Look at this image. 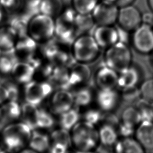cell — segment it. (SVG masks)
Returning <instances> with one entry per match:
<instances>
[{"instance_id": "cell-10", "label": "cell", "mask_w": 153, "mask_h": 153, "mask_svg": "<svg viewBox=\"0 0 153 153\" xmlns=\"http://www.w3.org/2000/svg\"><path fill=\"white\" fill-rule=\"evenodd\" d=\"M74 106V94L69 89L59 88L50 96V111L54 115H60Z\"/></svg>"}, {"instance_id": "cell-34", "label": "cell", "mask_w": 153, "mask_h": 153, "mask_svg": "<svg viewBox=\"0 0 153 153\" xmlns=\"http://www.w3.org/2000/svg\"><path fill=\"white\" fill-rule=\"evenodd\" d=\"M100 0H71L72 7L77 14H89Z\"/></svg>"}, {"instance_id": "cell-2", "label": "cell", "mask_w": 153, "mask_h": 153, "mask_svg": "<svg viewBox=\"0 0 153 153\" xmlns=\"http://www.w3.org/2000/svg\"><path fill=\"white\" fill-rule=\"evenodd\" d=\"M71 145L76 150L93 151L99 145L98 129L84 120L79 121L70 131Z\"/></svg>"}, {"instance_id": "cell-48", "label": "cell", "mask_w": 153, "mask_h": 153, "mask_svg": "<svg viewBox=\"0 0 153 153\" xmlns=\"http://www.w3.org/2000/svg\"><path fill=\"white\" fill-rule=\"evenodd\" d=\"M147 2L151 11L153 12V0H147Z\"/></svg>"}, {"instance_id": "cell-43", "label": "cell", "mask_w": 153, "mask_h": 153, "mask_svg": "<svg viewBox=\"0 0 153 153\" xmlns=\"http://www.w3.org/2000/svg\"><path fill=\"white\" fill-rule=\"evenodd\" d=\"M142 23L152 26L153 25V12H145L142 14Z\"/></svg>"}, {"instance_id": "cell-39", "label": "cell", "mask_w": 153, "mask_h": 153, "mask_svg": "<svg viewBox=\"0 0 153 153\" xmlns=\"http://www.w3.org/2000/svg\"><path fill=\"white\" fill-rule=\"evenodd\" d=\"M121 90V94L120 96L126 102H132L138 100L140 98L139 88L137 86L126 88Z\"/></svg>"}, {"instance_id": "cell-36", "label": "cell", "mask_w": 153, "mask_h": 153, "mask_svg": "<svg viewBox=\"0 0 153 153\" xmlns=\"http://www.w3.org/2000/svg\"><path fill=\"white\" fill-rule=\"evenodd\" d=\"M51 142H60L72 146L70 131L62 127L54 129L50 134Z\"/></svg>"}, {"instance_id": "cell-35", "label": "cell", "mask_w": 153, "mask_h": 153, "mask_svg": "<svg viewBox=\"0 0 153 153\" xmlns=\"http://www.w3.org/2000/svg\"><path fill=\"white\" fill-rule=\"evenodd\" d=\"M103 116L104 115L100 109L90 108H88L83 114L82 120L93 126H97L101 123V121H102Z\"/></svg>"}, {"instance_id": "cell-16", "label": "cell", "mask_w": 153, "mask_h": 153, "mask_svg": "<svg viewBox=\"0 0 153 153\" xmlns=\"http://www.w3.org/2000/svg\"><path fill=\"white\" fill-rule=\"evenodd\" d=\"M22 104L19 101L8 100L0 106V130L5 126L19 121Z\"/></svg>"}, {"instance_id": "cell-11", "label": "cell", "mask_w": 153, "mask_h": 153, "mask_svg": "<svg viewBox=\"0 0 153 153\" xmlns=\"http://www.w3.org/2000/svg\"><path fill=\"white\" fill-rule=\"evenodd\" d=\"M117 23L123 29L133 32L142 24V13L132 4L119 8Z\"/></svg>"}, {"instance_id": "cell-23", "label": "cell", "mask_w": 153, "mask_h": 153, "mask_svg": "<svg viewBox=\"0 0 153 153\" xmlns=\"http://www.w3.org/2000/svg\"><path fill=\"white\" fill-rule=\"evenodd\" d=\"M114 153H145V149L133 137L119 139L113 147Z\"/></svg>"}, {"instance_id": "cell-55", "label": "cell", "mask_w": 153, "mask_h": 153, "mask_svg": "<svg viewBox=\"0 0 153 153\" xmlns=\"http://www.w3.org/2000/svg\"><path fill=\"white\" fill-rule=\"evenodd\" d=\"M152 26H153V25H152Z\"/></svg>"}, {"instance_id": "cell-1", "label": "cell", "mask_w": 153, "mask_h": 153, "mask_svg": "<svg viewBox=\"0 0 153 153\" xmlns=\"http://www.w3.org/2000/svg\"><path fill=\"white\" fill-rule=\"evenodd\" d=\"M32 131L22 121L10 124L1 130L2 145L16 153L27 146Z\"/></svg>"}, {"instance_id": "cell-12", "label": "cell", "mask_w": 153, "mask_h": 153, "mask_svg": "<svg viewBox=\"0 0 153 153\" xmlns=\"http://www.w3.org/2000/svg\"><path fill=\"white\" fill-rule=\"evenodd\" d=\"M100 48H107L119 41L117 27L113 25H97L93 34Z\"/></svg>"}, {"instance_id": "cell-28", "label": "cell", "mask_w": 153, "mask_h": 153, "mask_svg": "<svg viewBox=\"0 0 153 153\" xmlns=\"http://www.w3.org/2000/svg\"><path fill=\"white\" fill-rule=\"evenodd\" d=\"M81 114L78 108L73 107L68 111L59 115L60 127L71 131V130L80 121Z\"/></svg>"}, {"instance_id": "cell-19", "label": "cell", "mask_w": 153, "mask_h": 153, "mask_svg": "<svg viewBox=\"0 0 153 153\" xmlns=\"http://www.w3.org/2000/svg\"><path fill=\"white\" fill-rule=\"evenodd\" d=\"M69 85H79L88 81L91 71L87 64L74 62L69 68Z\"/></svg>"}, {"instance_id": "cell-38", "label": "cell", "mask_w": 153, "mask_h": 153, "mask_svg": "<svg viewBox=\"0 0 153 153\" xmlns=\"http://www.w3.org/2000/svg\"><path fill=\"white\" fill-rule=\"evenodd\" d=\"M2 84L5 87L8 93V100L19 101L20 91L19 84L13 79L12 80H5Z\"/></svg>"}, {"instance_id": "cell-22", "label": "cell", "mask_w": 153, "mask_h": 153, "mask_svg": "<svg viewBox=\"0 0 153 153\" xmlns=\"http://www.w3.org/2000/svg\"><path fill=\"white\" fill-rule=\"evenodd\" d=\"M140 75L136 66L131 65L128 68L118 72L117 87L121 90L137 86L140 81Z\"/></svg>"}, {"instance_id": "cell-42", "label": "cell", "mask_w": 153, "mask_h": 153, "mask_svg": "<svg viewBox=\"0 0 153 153\" xmlns=\"http://www.w3.org/2000/svg\"><path fill=\"white\" fill-rule=\"evenodd\" d=\"M18 4L19 0H0V6L7 10L14 8Z\"/></svg>"}, {"instance_id": "cell-29", "label": "cell", "mask_w": 153, "mask_h": 153, "mask_svg": "<svg viewBox=\"0 0 153 153\" xmlns=\"http://www.w3.org/2000/svg\"><path fill=\"white\" fill-rule=\"evenodd\" d=\"M65 9L63 0H42L39 8V13L56 18Z\"/></svg>"}, {"instance_id": "cell-33", "label": "cell", "mask_w": 153, "mask_h": 153, "mask_svg": "<svg viewBox=\"0 0 153 153\" xmlns=\"http://www.w3.org/2000/svg\"><path fill=\"white\" fill-rule=\"evenodd\" d=\"M75 24L77 33L78 35H79L87 33V32L93 27L95 23L91 14H77L75 19Z\"/></svg>"}, {"instance_id": "cell-24", "label": "cell", "mask_w": 153, "mask_h": 153, "mask_svg": "<svg viewBox=\"0 0 153 153\" xmlns=\"http://www.w3.org/2000/svg\"><path fill=\"white\" fill-rule=\"evenodd\" d=\"M30 17L23 11L12 14L8 20V25L16 32L18 37L27 34V26Z\"/></svg>"}, {"instance_id": "cell-18", "label": "cell", "mask_w": 153, "mask_h": 153, "mask_svg": "<svg viewBox=\"0 0 153 153\" xmlns=\"http://www.w3.org/2000/svg\"><path fill=\"white\" fill-rule=\"evenodd\" d=\"M134 136L145 150H153V121H141L136 128Z\"/></svg>"}, {"instance_id": "cell-6", "label": "cell", "mask_w": 153, "mask_h": 153, "mask_svg": "<svg viewBox=\"0 0 153 153\" xmlns=\"http://www.w3.org/2000/svg\"><path fill=\"white\" fill-rule=\"evenodd\" d=\"M76 14L71 7L65 8L62 13L55 18V37L71 45L78 36L75 24Z\"/></svg>"}, {"instance_id": "cell-47", "label": "cell", "mask_w": 153, "mask_h": 153, "mask_svg": "<svg viewBox=\"0 0 153 153\" xmlns=\"http://www.w3.org/2000/svg\"><path fill=\"white\" fill-rule=\"evenodd\" d=\"M0 153H14V152L7 149L6 148L4 147L2 145V146H0Z\"/></svg>"}, {"instance_id": "cell-37", "label": "cell", "mask_w": 153, "mask_h": 153, "mask_svg": "<svg viewBox=\"0 0 153 153\" xmlns=\"http://www.w3.org/2000/svg\"><path fill=\"white\" fill-rule=\"evenodd\" d=\"M139 88L140 98L149 103L153 102V78L142 82Z\"/></svg>"}, {"instance_id": "cell-51", "label": "cell", "mask_w": 153, "mask_h": 153, "mask_svg": "<svg viewBox=\"0 0 153 153\" xmlns=\"http://www.w3.org/2000/svg\"><path fill=\"white\" fill-rule=\"evenodd\" d=\"M150 106H151V108L152 109V111L153 112V102H151L150 103Z\"/></svg>"}, {"instance_id": "cell-40", "label": "cell", "mask_w": 153, "mask_h": 153, "mask_svg": "<svg viewBox=\"0 0 153 153\" xmlns=\"http://www.w3.org/2000/svg\"><path fill=\"white\" fill-rule=\"evenodd\" d=\"M42 0H24L25 9L23 11L30 17L39 13V8Z\"/></svg>"}, {"instance_id": "cell-54", "label": "cell", "mask_w": 153, "mask_h": 153, "mask_svg": "<svg viewBox=\"0 0 153 153\" xmlns=\"http://www.w3.org/2000/svg\"><path fill=\"white\" fill-rule=\"evenodd\" d=\"M152 60H153V56H152Z\"/></svg>"}, {"instance_id": "cell-3", "label": "cell", "mask_w": 153, "mask_h": 153, "mask_svg": "<svg viewBox=\"0 0 153 153\" xmlns=\"http://www.w3.org/2000/svg\"><path fill=\"white\" fill-rule=\"evenodd\" d=\"M71 51L75 62L88 65L97 59L100 48L93 35L84 33L75 38L71 46Z\"/></svg>"}, {"instance_id": "cell-14", "label": "cell", "mask_w": 153, "mask_h": 153, "mask_svg": "<svg viewBox=\"0 0 153 153\" xmlns=\"http://www.w3.org/2000/svg\"><path fill=\"white\" fill-rule=\"evenodd\" d=\"M120 94L115 88L99 89L95 100L98 108L102 112H111L118 105Z\"/></svg>"}, {"instance_id": "cell-27", "label": "cell", "mask_w": 153, "mask_h": 153, "mask_svg": "<svg viewBox=\"0 0 153 153\" xmlns=\"http://www.w3.org/2000/svg\"><path fill=\"white\" fill-rule=\"evenodd\" d=\"M17 38L16 32L8 25L0 27V49L2 52L13 49Z\"/></svg>"}, {"instance_id": "cell-4", "label": "cell", "mask_w": 153, "mask_h": 153, "mask_svg": "<svg viewBox=\"0 0 153 153\" xmlns=\"http://www.w3.org/2000/svg\"><path fill=\"white\" fill-rule=\"evenodd\" d=\"M27 35L38 44H44L55 36V19L39 13L29 20Z\"/></svg>"}, {"instance_id": "cell-41", "label": "cell", "mask_w": 153, "mask_h": 153, "mask_svg": "<svg viewBox=\"0 0 153 153\" xmlns=\"http://www.w3.org/2000/svg\"><path fill=\"white\" fill-rule=\"evenodd\" d=\"M70 146L60 143L51 142L47 153H69Z\"/></svg>"}, {"instance_id": "cell-20", "label": "cell", "mask_w": 153, "mask_h": 153, "mask_svg": "<svg viewBox=\"0 0 153 153\" xmlns=\"http://www.w3.org/2000/svg\"><path fill=\"white\" fill-rule=\"evenodd\" d=\"M51 143L50 134L42 130L35 129L32 131L27 146L38 153L47 152Z\"/></svg>"}, {"instance_id": "cell-7", "label": "cell", "mask_w": 153, "mask_h": 153, "mask_svg": "<svg viewBox=\"0 0 153 153\" xmlns=\"http://www.w3.org/2000/svg\"><path fill=\"white\" fill-rule=\"evenodd\" d=\"M23 97L25 102L39 106L53 92V87L49 81L33 79L23 85Z\"/></svg>"}, {"instance_id": "cell-8", "label": "cell", "mask_w": 153, "mask_h": 153, "mask_svg": "<svg viewBox=\"0 0 153 153\" xmlns=\"http://www.w3.org/2000/svg\"><path fill=\"white\" fill-rule=\"evenodd\" d=\"M131 44L134 49L142 54L153 52V27L142 23L132 32Z\"/></svg>"}, {"instance_id": "cell-5", "label": "cell", "mask_w": 153, "mask_h": 153, "mask_svg": "<svg viewBox=\"0 0 153 153\" xmlns=\"http://www.w3.org/2000/svg\"><path fill=\"white\" fill-rule=\"evenodd\" d=\"M103 63L117 72L132 65V53L127 44L118 41L106 48Z\"/></svg>"}, {"instance_id": "cell-13", "label": "cell", "mask_w": 153, "mask_h": 153, "mask_svg": "<svg viewBox=\"0 0 153 153\" xmlns=\"http://www.w3.org/2000/svg\"><path fill=\"white\" fill-rule=\"evenodd\" d=\"M38 43L29 35L18 37L14 50L19 60L29 62L37 54Z\"/></svg>"}, {"instance_id": "cell-21", "label": "cell", "mask_w": 153, "mask_h": 153, "mask_svg": "<svg viewBox=\"0 0 153 153\" xmlns=\"http://www.w3.org/2000/svg\"><path fill=\"white\" fill-rule=\"evenodd\" d=\"M97 129L99 145L106 148H113L119 139L117 127L111 124L104 123Z\"/></svg>"}, {"instance_id": "cell-31", "label": "cell", "mask_w": 153, "mask_h": 153, "mask_svg": "<svg viewBox=\"0 0 153 153\" xmlns=\"http://www.w3.org/2000/svg\"><path fill=\"white\" fill-rule=\"evenodd\" d=\"M142 121L140 114L136 106H127L122 112L120 122L136 128Z\"/></svg>"}, {"instance_id": "cell-45", "label": "cell", "mask_w": 153, "mask_h": 153, "mask_svg": "<svg viewBox=\"0 0 153 153\" xmlns=\"http://www.w3.org/2000/svg\"><path fill=\"white\" fill-rule=\"evenodd\" d=\"M8 101V93L5 87L0 83V106Z\"/></svg>"}, {"instance_id": "cell-9", "label": "cell", "mask_w": 153, "mask_h": 153, "mask_svg": "<svg viewBox=\"0 0 153 153\" xmlns=\"http://www.w3.org/2000/svg\"><path fill=\"white\" fill-rule=\"evenodd\" d=\"M119 8L114 3L100 0L91 13L95 24L114 25L117 21Z\"/></svg>"}, {"instance_id": "cell-52", "label": "cell", "mask_w": 153, "mask_h": 153, "mask_svg": "<svg viewBox=\"0 0 153 153\" xmlns=\"http://www.w3.org/2000/svg\"><path fill=\"white\" fill-rule=\"evenodd\" d=\"M2 54V51H1V50L0 49V56H1V54Z\"/></svg>"}, {"instance_id": "cell-17", "label": "cell", "mask_w": 153, "mask_h": 153, "mask_svg": "<svg viewBox=\"0 0 153 153\" xmlns=\"http://www.w3.org/2000/svg\"><path fill=\"white\" fill-rule=\"evenodd\" d=\"M35 68L29 62L19 60L14 65L11 76L12 79L20 85H25L34 79Z\"/></svg>"}, {"instance_id": "cell-30", "label": "cell", "mask_w": 153, "mask_h": 153, "mask_svg": "<svg viewBox=\"0 0 153 153\" xmlns=\"http://www.w3.org/2000/svg\"><path fill=\"white\" fill-rule=\"evenodd\" d=\"M19 60L14 48L8 51H2L0 56V74L3 75H11L14 65Z\"/></svg>"}, {"instance_id": "cell-44", "label": "cell", "mask_w": 153, "mask_h": 153, "mask_svg": "<svg viewBox=\"0 0 153 153\" xmlns=\"http://www.w3.org/2000/svg\"><path fill=\"white\" fill-rule=\"evenodd\" d=\"M115 4L118 8L131 5L135 0H103Z\"/></svg>"}, {"instance_id": "cell-49", "label": "cell", "mask_w": 153, "mask_h": 153, "mask_svg": "<svg viewBox=\"0 0 153 153\" xmlns=\"http://www.w3.org/2000/svg\"><path fill=\"white\" fill-rule=\"evenodd\" d=\"M74 153H94V151H81V150H76Z\"/></svg>"}, {"instance_id": "cell-46", "label": "cell", "mask_w": 153, "mask_h": 153, "mask_svg": "<svg viewBox=\"0 0 153 153\" xmlns=\"http://www.w3.org/2000/svg\"><path fill=\"white\" fill-rule=\"evenodd\" d=\"M16 153H38V152L33 150L32 149L30 148L29 147L27 146V147H25V148L22 149L21 150L19 151Z\"/></svg>"}, {"instance_id": "cell-26", "label": "cell", "mask_w": 153, "mask_h": 153, "mask_svg": "<svg viewBox=\"0 0 153 153\" xmlns=\"http://www.w3.org/2000/svg\"><path fill=\"white\" fill-rule=\"evenodd\" d=\"M39 106L24 102L22 104L20 121L29 126L33 130L36 128V120Z\"/></svg>"}, {"instance_id": "cell-50", "label": "cell", "mask_w": 153, "mask_h": 153, "mask_svg": "<svg viewBox=\"0 0 153 153\" xmlns=\"http://www.w3.org/2000/svg\"><path fill=\"white\" fill-rule=\"evenodd\" d=\"M4 11L2 9V7H0V23L2 21L3 19H4Z\"/></svg>"}, {"instance_id": "cell-53", "label": "cell", "mask_w": 153, "mask_h": 153, "mask_svg": "<svg viewBox=\"0 0 153 153\" xmlns=\"http://www.w3.org/2000/svg\"><path fill=\"white\" fill-rule=\"evenodd\" d=\"M0 137H1V130H0Z\"/></svg>"}, {"instance_id": "cell-32", "label": "cell", "mask_w": 153, "mask_h": 153, "mask_svg": "<svg viewBox=\"0 0 153 153\" xmlns=\"http://www.w3.org/2000/svg\"><path fill=\"white\" fill-rule=\"evenodd\" d=\"M54 124L55 119L53 117V114L50 110L39 107L36 129L48 130L53 128Z\"/></svg>"}, {"instance_id": "cell-15", "label": "cell", "mask_w": 153, "mask_h": 153, "mask_svg": "<svg viewBox=\"0 0 153 153\" xmlns=\"http://www.w3.org/2000/svg\"><path fill=\"white\" fill-rule=\"evenodd\" d=\"M118 77V72L103 63L95 72L94 81L98 89L115 88Z\"/></svg>"}, {"instance_id": "cell-25", "label": "cell", "mask_w": 153, "mask_h": 153, "mask_svg": "<svg viewBox=\"0 0 153 153\" xmlns=\"http://www.w3.org/2000/svg\"><path fill=\"white\" fill-rule=\"evenodd\" d=\"M73 94L74 106L77 108L88 107L95 97L92 90L86 86L79 87Z\"/></svg>"}]
</instances>
